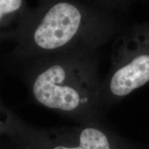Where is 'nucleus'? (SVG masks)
I'll return each instance as SVG.
<instances>
[{
	"mask_svg": "<svg viewBox=\"0 0 149 149\" xmlns=\"http://www.w3.org/2000/svg\"><path fill=\"white\" fill-rule=\"evenodd\" d=\"M88 8L77 0L40 1L12 35L17 66L40 57L86 55L90 39Z\"/></svg>",
	"mask_w": 149,
	"mask_h": 149,
	"instance_id": "f257e3e1",
	"label": "nucleus"
},
{
	"mask_svg": "<svg viewBox=\"0 0 149 149\" xmlns=\"http://www.w3.org/2000/svg\"><path fill=\"white\" fill-rule=\"evenodd\" d=\"M17 71L38 105L76 119L91 108V74L86 55L34 59L18 65Z\"/></svg>",
	"mask_w": 149,
	"mask_h": 149,
	"instance_id": "f03ea898",
	"label": "nucleus"
},
{
	"mask_svg": "<svg viewBox=\"0 0 149 149\" xmlns=\"http://www.w3.org/2000/svg\"><path fill=\"white\" fill-rule=\"evenodd\" d=\"M148 81L149 55H141L114 72L109 81V91L115 97L125 96Z\"/></svg>",
	"mask_w": 149,
	"mask_h": 149,
	"instance_id": "7ed1b4c3",
	"label": "nucleus"
},
{
	"mask_svg": "<svg viewBox=\"0 0 149 149\" xmlns=\"http://www.w3.org/2000/svg\"><path fill=\"white\" fill-rule=\"evenodd\" d=\"M60 136L51 149H111L107 136L97 128L86 127Z\"/></svg>",
	"mask_w": 149,
	"mask_h": 149,
	"instance_id": "20e7f679",
	"label": "nucleus"
},
{
	"mask_svg": "<svg viewBox=\"0 0 149 149\" xmlns=\"http://www.w3.org/2000/svg\"><path fill=\"white\" fill-rule=\"evenodd\" d=\"M31 7L23 0H0V23L6 19L21 22Z\"/></svg>",
	"mask_w": 149,
	"mask_h": 149,
	"instance_id": "39448f33",
	"label": "nucleus"
}]
</instances>
